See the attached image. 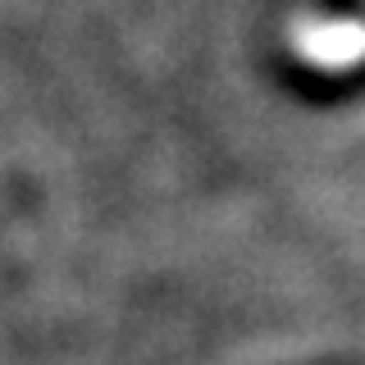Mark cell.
<instances>
[{
	"instance_id": "6da1fadb",
	"label": "cell",
	"mask_w": 365,
	"mask_h": 365,
	"mask_svg": "<svg viewBox=\"0 0 365 365\" xmlns=\"http://www.w3.org/2000/svg\"><path fill=\"white\" fill-rule=\"evenodd\" d=\"M288 46L297 60L319 73H347V68L365 64V19L306 14L288 28Z\"/></svg>"
}]
</instances>
